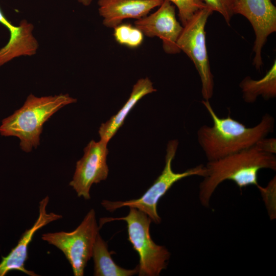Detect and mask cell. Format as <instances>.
Masks as SVG:
<instances>
[{
    "label": "cell",
    "mask_w": 276,
    "mask_h": 276,
    "mask_svg": "<svg viewBox=\"0 0 276 276\" xmlns=\"http://www.w3.org/2000/svg\"><path fill=\"white\" fill-rule=\"evenodd\" d=\"M201 103L213 121L212 126L203 125L197 132L198 143L208 161L250 148L273 131L274 118L268 113L264 114L255 126L247 127L233 119L229 113L226 118L218 117L209 100H203Z\"/></svg>",
    "instance_id": "obj_1"
},
{
    "label": "cell",
    "mask_w": 276,
    "mask_h": 276,
    "mask_svg": "<svg viewBox=\"0 0 276 276\" xmlns=\"http://www.w3.org/2000/svg\"><path fill=\"white\" fill-rule=\"evenodd\" d=\"M205 175L199 186L202 205L209 206L210 199L223 181H234L240 188L255 185L259 188L258 172L262 169H276L275 154L264 152L255 145L223 158L208 161Z\"/></svg>",
    "instance_id": "obj_2"
},
{
    "label": "cell",
    "mask_w": 276,
    "mask_h": 276,
    "mask_svg": "<svg viewBox=\"0 0 276 276\" xmlns=\"http://www.w3.org/2000/svg\"><path fill=\"white\" fill-rule=\"evenodd\" d=\"M76 102L67 94L41 97L30 94L19 109L2 121L0 133L19 138L21 150L29 152L39 145L45 122L62 107Z\"/></svg>",
    "instance_id": "obj_3"
},
{
    "label": "cell",
    "mask_w": 276,
    "mask_h": 276,
    "mask_svg": "<svg viewBox=\"0 0 276 276\" xmlns=\"http://www.w3.org/2000/svg\"><path fill=\"white\" fill-rule=\"evenodd\" d=\"M113 220H123L127 223L128 240L139 257L138 275H159L167 268L170 253L165 246L157 245L152 240L150 233L151 219L144 212L130 208L126 216L100 219L99 227Z\"/></svg>",
    "instance_id": "obj_4"
},
{
    "label": "cell",
    "mask_w": 276,
    "mask_h": 276,
    "mask_svg": "<svg viewBox=\"0 0 276 276\" xmlns=\"http://www.w3.org/2000/svg\"><path fill=\"white\" fill-rule=\"evenodd\" d=\"M178 145L177 140L168 142L165 156V165L159 176L151 186L136 199L126 201H111L104 200L102 205L107 210L113 212L123 206L135 208L148 215L152 221L158 224L161 219L157 212V205L159 199L168 192L172 186L180 179L193 175L204 177L205 167L202 165L190 168L181 173H176L172 168V163L176 154Z\"/></svg>",
    "instance_id": "obj_5"
},
{
    "label": "cell",
    "mask_w": 276,
    "mask_h": 276,
    "mask_svg": "<svg viewBox=\"0 0 276 276\" xmlns=\"http://www.w3.org/2000/svg\"><path fill=\"white\" fill-rule=\"evenodd\" d=\"M99 228L95 211L91 209L74 231L45 233L41 239L62 252L75 276H83L87 263L92 258Z\"/></svg>",
    "instance_id": "obj_6"
},
{
    "label": "cell",
    "mask_w": 276,
    "mask_h": 276,
    "mask_svg": "<svg viewBox=\"0 0 276 276\" xmlns=\"http://www.w3.org/2000/svg\"><path fill=\"white\" fill-rule=\"evenodd\" d=\"M213 11L206 7L197 11L183 26L177 46L193 62L201 83L203 100H209L214 93V79L208 54L205 27Z\"/></svg>",
    "instance_id": "obj_7"
},
{
    "label": "cell",
    "mask_w": 276,
    "mask_h": 276,
    "mask_svg": "<svg viewBox=\"0 0 276 276\" xmlns=\"http://www.w3.org/2000/svg\"><path fill=\"white\" fill-rule=\"evenodd\" d=\"M107 144L102 140L99 142L91 140L84 149L82 157L77 162L69 185L78 197L90 199L91 186L107 178L109 171L106 163Z\"/></svg>",
    "instance_id": "obj_8"
},
{
    "label": "cell",
    "mask_w": 276,
    "mask_h": 276,
    "mask_svg": "<svg viewBox=\"0 0 276 276\" xmlns=\"http://www.w3.org/2000/svg\"><path fill=\"white\" fill-rule=\"evenodd\" d=\"M233 10L234 14L246 17L252 26L256 35L252 64L260 70L262 48L268 36L276 31V7L272 0H234Z\"/></svg>",
    "instance_id": "obj_9"
},
{
    "label": "cell",
    "mask_w": 276,
    "mask_h": 276,
    "mask_svg": "<svg viewBox=\"0 0 276 276\" xmlns=\"http://www.w3.org/2000/svg\"><path fill=\"white\" fill-rule=\"evenodd\" d=\"M134 26L149 37H159L164 51L170 54L180 52L178 39L183 26L176 17L175 7L168 0H164L154 13L136 19Z\"/></svg>",
    "instance_id": "obj_10"
},
{
    "label": "cell",
    "mask_w": 276,
    "mask_h": 276,
    "mask_svg": "<svg viewBox=\"0 0 276 276\" xmlns=\"http://www.w3.org/2000/svg\"><path fill=\"white\" fill-rule=\"evenodd\" d=\"M49 197L46 196L39 203L38 216L30 228L22 234L16 246L0 262V276H4L12 270L21 271L30 276L38 275L34 271L27 269L25 262L28 258V247L35 234L51 222L62 218V216L53 212H48L47 208Z\"/></svg>",
    "instance_id": "obj_11"
},
{
    "label": "cell",
    "mask_w": 276,
    "mask_h": 276,
    "mask_svg": "<svg viewBox=\"0 0 276 276\" xmlns=\"http://www.w3.org/2000/svg\"><path fill=\"white\" fill-rule=\"evenodd\" d=\"M164 0H99L98 5L103 25L114 28L126 19H138L159 7Z\"/></svg>",
    "instance_id": "obj_12"
},
{
    "label": "cell",
    "mask_w": 276,
    "mask_h": 276,
    "mask_svg": "<svg viewBox=\"0 0 276 276\" xmlns=\"http://www.w3.org/2000/svg\"><path fill=\"white\" fill-rule=\"evenodd\" d=\"M156 91L152 82L148 77L138 80L123 107L109 120L101 125L99 130L100 140L108 143L123 125L125 119L137 102L145 96Z\"/></svg>",
    "instance_id": "obj_13"
},
{
    "label": "cell",
    "mask_w": 276,
    "mask_h": 276,
    "mask_svg": "<svg viewBox=\"0 0 276 276\" xmlns=\"http://www.w3.org/2000/svg\"><path fill=\"white\" fill-rule=\"evenodd\" d=\"M242 98L246 103L255 102L261 96L265 100L276 97V60L270 68L260 79L254 80L249 76L245 77L239 84Z\"/></svg>",
    "instance_id": "obj_14"
},
{
    "label": "cell",
    "mask_w": 276,
    "mask_h": 276,
    "mask_svg": "<svg viewBox=\"0 0 276 276\" xmlns=\"http://www.w3.org/2000/svg\"><path fill=\"white\" fill-rule=\"evenodd\" d=\"M92 258L95 276H131L138 273L137 266L134 269H127L116 264L108 250L107 243L99 233L94 246Z\"/></svg>",
    "instance_id": "obj_15"
},
{
    "label": "cell",
    "mask_w": 276,
    "mask_h": 276,
    "mask_svg": "<svg viewBox=\"0 0 276 276\" xmlns=\"http://www.w3.org/2000/svg\"><path fill=\"white\" fill-rule=\"evenodd\" d=\"M113 29L114 39L121 45L130 48H136L143 43L144 35L135 26L121 24Z\"/></svg>",
    "instance_id": "obj_16"
},
{
    "label": "cell",
    "mask_w": 276,
    "mask_h": 276,
    "mask_svg": "<svg viewBox=\"0 0 276 276\" xmlns=\"http://www.w3.org/2000/svg\"><path fill=\"white\" fill-rule=\"evenodd\" d=\"M177 8L178 16L182 26L199 10L206 7L202 0H168Z\"/></svg>",
    "instance_id": "obj_17"
},
{
    "label": "cell",
    "mask_w": 276,
    "mask_h": 276,
    "mask_svg": "<svg viewBox=\"0 0 276 276\" xmlns=\"http://www.w3.org/2000/svg\"><path fill=\"white\" fill-rule=\"evenodd\" d=\"M206 7L213 11H216L222 15L228 25L234 15V0H202Z\"/></svg>",
    "instance_id": "obj_18"
},
{
    "label": "cell",
    "mask_w": 276,
    "mask_h": 276,
    "mask_svg": "<svg viewBox=\"0 0 276 276\" xmlns=\"http://www.w3.org/2000/svg\"><path fill=\"white\" fill-rule=\"evenodd\" d=\"M255 145L264 152L273 154L276 153V139L274 137L262 138Z\"/></svg>",
    "instance_id": "obj_19"
},
{
    "label": "cell",
    "mask_w": 276,
    "mask_h": 276,
    "mask_svg": "<svg viewBox=\"0 0 276 276\" xmlns=\"http://www.w3.org/2000/svg\"><path fill=\"white\" fill-rule=\"evenodd\" d=\"M0 23L6 27L10 31V37H12L18 34L22 30V27L20 25L18 26L13 25L11 22L8 21L4 15L2 10L0 9Z\"/></svg>",
    "instance_id": "obj_20"
},
{
    "label": "cell",
    "mask_w": 276,
    "mask_h": 276,
    "mask_svg": "<svg viewBox=\"0 0 276 276\" xmlns=\"http://www.w3.org/2000/svg\"><path fill=\"white\" fill-rule=\"evenodd\" d=\"M78 2L85 6H88L91 3L93 0H77Z\"/></svg>",
    "instance_id": "obj_21"
}]
</instances>
